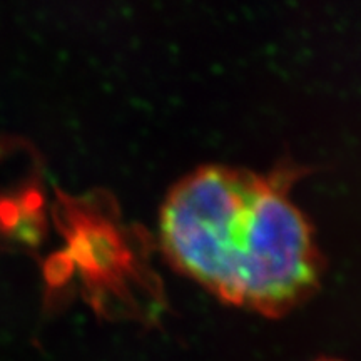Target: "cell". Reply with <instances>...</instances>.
<instances>
[{
  "mask_svg": "<svg viewBox=\"0 0 361 361\" xmlns=\"http://www.w3.org/2000/svg\"><path fill=\"white\" fill-rule=\"evenodd\" d=\"M166 256L226 303L264 316L301 305L322 279L313 228L281 178L206 166L161 209Z\"/></svg>",
  "mask_w": 361,
  "mask_h": 361,
  "instance_id": "6da1fadb",
  "label": "cell"
},
{
  "mask_svg": "<svg viewBox=\"0 0 361 361\" xmlns=\"http://www.w3.org/2000/svg\"><path fill=\"white\" fill-rule=\"evenodd\" d=\"M322 361H335V360H322Z\"/></svg>",
  "mask_w": 361,
  "mask_h": 361,
  "instance_id": "7a4b0ae2",
  "label": "cell"
}]
</instances>
